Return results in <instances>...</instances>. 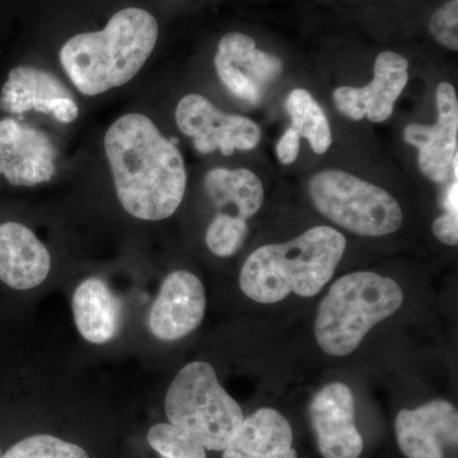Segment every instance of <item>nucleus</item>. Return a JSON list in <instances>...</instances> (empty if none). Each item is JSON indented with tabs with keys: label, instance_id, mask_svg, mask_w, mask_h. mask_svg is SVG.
Listing matches in <instances>:
<instances>
[{
	"label": "nucleus",
	"instance_id": "13",
	"mask_svg": "<svg viewBox=\"0 0 458 458\" xmlns=\"http://www.w3.org/2000/svg\"><path fill=\"white\" fill-rule=\"evenodd\" d=\"M207 309L203 283L189 271H174L162 283L149 313V328L157 339L174 342L197 330Z\"/></svg>",
	"mask_w": 458,
	"mask_h": 458
},
{
	"label": "nucleus",
	"instance_id": "16",
	"mask_svg": "<svg viewBox=\"0 0 458 458\" xmlns=\"http://www.w3.org/2000/svg\"><path fill=\"white\" fill-rule=\"evenodd\" d=\"M51 258L31 229L16 222L0 225V280L17 291L36 288L49 276Z\"/></svg>",
	"mask_w": 458,
	"mask_h": 458
},
{
	"label": "nucleus",
	"instance_id": "19",
	"mask_svg": "<svg viewBox=\"0 0 458 458\" xmlns=\"http://www.w3.org/2000/svg\"><path fill=\"white\" fill-rule=\"evenodd\" d=\"M205 189L216 207L233 204L243 221L252 218L264 203L261 180L245 168H214L205 177Z\"/></svg>",
	"mask_w": 458,
	"mask_h": 458
},
{
	"label": "nucleus",
	"instance_id": "18",
	"mask_svg": "<svg viewBox=\"0 0 458 458\" xmlns=\"http://www.w3.org/2000/svg\"><path fill=\"white\" fill-rule=\"evenodd\" d=\"M75 325L81 335L92 344H106L120 327V304L104 280L89 278L75 289L73 301Z\"/></svg>",
	"mask_w": 458,
	"mask_h": 458
},
{
	"label": "nucleus",
	"instance_id": "8",
	"mask_svg": "<svg viewBox=\"0 0 458 458\" xmlns=\"http://www.w3.org/2000/svg\"><path fill=\"white\" fill-rule=\"evenodd\" d=\"M438 120L433 125L410 123L403 140L419 149V168L433 182L457 177L458 99L454 86L442 82L437 89Z\"/></svg>",
	"mask_w": 458,
	"mask_h": 458
},
{
	"label": "nucleus",
	"instance_id": "14",
	"mask_svg": "<svg viewBox=\"0 0 458 458\" xmlns=\"http://www.w3.org/2000/svg\"><path fill=\"white\" fill-rule=\"evenodd\" d=\"M397 443L408 458H445L458 442V414L451 403L434 400L415 410L403 409L394 421Z\"/></svg>",
	"mask_w": 458,
	"mask_h": 458
},
{
	"label": "nucleus",
	"instance_id": "22",
	"mask_svg": "<svg viewBox=\"0 0 458 458\" xmlns=\"http://www.w3.org/2000/svg\"><path fill=\"white\" fill-rule=\"evenodd\" d=\"M249 234L246 221L237 216L221 213L213 219L207 231L208 249L219 258H229L240 251Z\"/></svg>",
	"mask_w": 458,
	"mask_h": 458
},
{
	"label": "nucleus",
	"instance_id": "21",
	"mask_svg": "<svg viewBox=\"0 0 458 458\" xmlns=\"http://www.w3.org/2000/svg\"><path fill=\"white\" fill-rule=\"evenodd\" d=\"M150 447L164 458H207V450L172 424H156L148 432Z\"/></svg>",
	"mask_w": 458,
	"mask_h": 458
},
{
	"label": "nucleus",
	"instance_id": "12",
	"mask_svg": "<svg viewBox=\"0 0 458 458\" xmlns=\"http://www.w3.org/2000/svg\"><path fill=\"white\" fill-rule=\"evenodd\" d=\"M311 423L324 458H360L363 437L355 427V401L348 386L334 382L313 397Z\"/></svg>",
	"mask_w": 458,
	"mask_h": 458
},
{
	"label": "nucleus",
	"instance_id": "4",
	"mask_svg": "<svg viewBox=\"0 0 458 458\" xmlns=\"http://www.w3.org/2000/svg\"><path fill=\"white\" fill-rule=\"evenodd\" d=\"M403 289L394 280L369 271L348 274L331 286L319 303L315 335L331 357L357 351L370 328L403 306Z\"/></svg>",
	"mask_w": 458,
	"mask_h": 458
},
{
	"label": "nucleus",
	"instance_id": "24",
	"mask_svg": "<svg viewBox=\"0 0 458 458\" xmlns=\"http://www.w3.org/2000/svg\"><path fill=\"white\" fill-rule=\"evenodd\" d=\"M430 33L447 49L458 50V2L451 0L434 12L429 22Z\"/></svg>",
	"mask_w": 458,
	"mask_h": 458
},
{
	"label": "nucleus",
	"instance_id": "11",
	"mask_svg": "<svg viewBox=\"0 0 458 458\" xmlns=\"http://www.w3.org/2000/svg\"><path fill=\"white\" fill-rule=\"evenodd\" d=\"M406 57L384 51L377 56L375 77L367 86L340 87L334 92V102L340 113L360 122L364 117L372 123H384L394 113V104L409 82Z\"/></svg>",
	"mask_w": 458,
	"mask_h": 458
},
{
	"label": "nucleus",
	"instance_id": "27",
	"mask_svg": "<svg viewBox=\"0 0 458 458\" xmlns=\"http://www.w3.org/2000/svg\"><path fill=\"white\" fill-rule=\"evenodd\" d=\"M457 181H454V183H452L450 189H448L447 194H445V200H443V208H445V212L457 213Z\"/></svg>",
	"mask_w": 458,
	"mask_h": 458
},
{
	"label": "nucleus",
	"instance_id": "25",
	"mask_svg": "<svg viewBox=\"0 0 458 458\" xmlns=\"http://www.w3.org/2000/svg\"><path fill=\"white\" fill-rule=\"evenodd\" d=\"M433 234L448 246L458 243V213L445 212L433 222Z\"/></svg>",
	"mask_w": 458,
	"mask_h": 458
},
{
	"label": "nucleus",
	"instance_id": "2",
	"mask_svg": "<svg viewBox=\"0 0 458 458\" xmlns=\"http://www.w3.org/2000/svg\"><path fill=\"white\" fill-rule=\"evenodd\" d=\"M158 38L156 18L141 8H125L102 31L75 35L60 51V63L78 90L98 96L131 82Z\"/></svg>",
	"mask_w": 458,
	"mask_h": 458
},
{
	"label": "nucleus",
	"instance_id": "1",
	"mask_svg": "<svg viewBox=\"0 0 458 458\" xmlns=\"http://www.w3.org/2000/svg\"><path fill=\"white\" fill-rule=\"evenodd\" d=\"M105 150L126 212L141 221H164L176 213L188 183L185 162L149 117L117 119L105 135Z\"/></svg>",
	"mask_w": 458,
	"mask_h": 458
},
{
	"label": "nucleus",
	"instance_id": "7",
	"mask_svg": "<svg viewBox=\"0 0 458 458\" xmlns=\"http://www.w3.org/2000/svg\"><path fill=\"white\" fill-rule=\"evenodd\" d=\"M176 123L204 155L221 150L223 156H232L234 150L254 149L261 140L258 123L240 114L223 113L197 93L181 99Z\"/></svg>",
	"mask_w": 458,
	"mask_h": 458
},
{
	"label": "nucleus",
	"instance_id": "26",
	"mask_svg": "<svg viewBox=\"0 0 458 458\" xmlns=\"http://www.w3.org/2000/svg\"><path fill=\"white\" fill-rule=\"evenodd\" d=\"M300 134L293 128H289L280 138L276 144V156L283 165L294 164L298 153H300Z\"/></svg>",
	"mask_w": 458,
	"mask_h": 458
},
{
	"label": "nucleus",
	"instance_id": "6",
	"mask_svg": "<svg viewBox=\"0 0 458 458\" xmlns=\"http://www.w3.org/2000/svg\"><path fill=\"white\" fill-rule=\"evenodd\" d=\"M310 197L328 221L358 236H387L403 225V210L390 192L345 171L316 174Z\"/></svg>",
	"mask_w": 458,
	"mask_h": 458
},
{
	"label": "nucleus",
	"instance_id": "15",
	"mask_svg": "<svg viewBox=\"0 0 458 458\" xmlns=\"http://www.w3.org/2000/svg\"><path fill=\"white\" fill-rule=\"evenodd\" d=\"M0 107L12 114L31 110L49 114L62 123H72L78 117L71 90L56 75L35 66H17L9 72L0 93Z\"/></svg>",
	"mask_w": 458,
	"mask_h": 458
},
{
	"label": "nucleus",
	"instance_id": "9",
	"mask_svg": "<svg viewBox=\"0 0 458 458\" xmlns=\"http://www.w3.org/2000/svg\"><path fill=\"white\" fill-rule=\"evenodd\" d=\"M214 64L229 92L250 105L260 104L265 89L283 69L278 56L259 50L254 38L240 32L223 36Z\"/></svg>",
	"mask_w": 458,
	"mask_h": 458
},
{
	"label": "nucleus",
	"instance_id": "17",
	"mask_svg": "<svg viewBox=\"0 0 458 458\" xmlns=\"http://www.w3.org/2000/svg\"><path fill=\"white\" fill-rule=\"evenodd\" d=\"M223 458H298L291 424L276 410H258L243 419Z\"/></svg>",
	"mask_w": 458,
	"mask_h": 458
},
{
	"label": "nucleus",
	"instance_id": "3",
	"mask_svg": "<svg viewBox=\"0 0 458 458\" xmlns=\"http://www.w3.org/2000/svg\"><path fill=\"white\" fill-rule=\"evenodd\" d=\"M345 249L344 234L327 225L289 242L259 247L241 270V289L262 304L278 303L291 293L315 297L333 278Z\"/></svg>",
	"mask_w": 458,
	"mask_h": 458
},
{
	"label": "nucleus",
	"instance_id": "5",
	"mask_svg": "<svg viewBox=\"0 0 458 458\" xmlns=\"http://www.w3.org/2000/svg\"><path fill=\"white\" fill-rule=\"evenodd\" d=\"M165 415L205 450L225 451L242 424L243 412L219 384L209 363L194 361L177 373L165 400Z\"/></svg>",
	"mask_w": 458,
	"mask_h": 458
},
{
	"label": "nucleus",
	"instance_id": "23",
	"mask_svg": "<svg viewBox=\"0 0 458 458\" xmlns=\"http://www.w3.org/2000/svg\"><path fill=\"white\" fill-rule=\"evenodd\" d=\"M0 458H89V454L74 443L62 441L47 434L29 437L16 443Z\"/></svg>",
	"mask_w": 458,
	"mask_h": 458
},
{
	"label": "nucleus",
	"instance_id": "10",
	"mask_svg": "<svg viewBox=\"0 0 458 458\" xmlns=\"http://www.w3.org/2000/svg\"><path fill=\"white\" fill-rule=\"evenodd\" d=\"M55 147L44 131L17 120H0V174L11 185L47 182L55 174Z\"/></svg>",
	"mask_w": 458,
	"mask_h": 458
},
{
	"label": "nucleus",
	"instance_id": "20",
	"mask_svg": "<svg viewBox=\"0 0 458 458\" xmlns=\"http://www.w3.org/2000/svg\"><path fill=\"white\" fill-rule=\"evenodd\" d=\"M285 110L291 116L292 128L309 140L313 152L327 153L333 143L330 123L311 93L302 89L292 90L286 98Z\"/></svg>",
	"mask_w": 458,
	"mask_h": 458
}]
</instances>
